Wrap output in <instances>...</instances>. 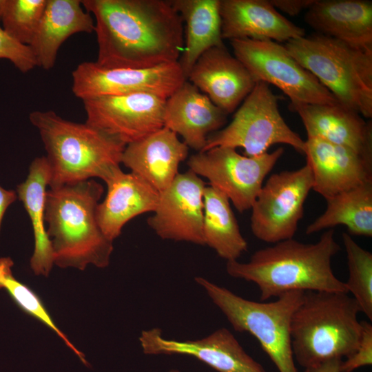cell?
I'll return each mask as SVG.
<instances>
[{
    "mask_svg": "<svg viewBox=\"0 0 372 372\" xmlns=\"http://www.w3.org/2000/svg\"><path fill=\"white\" fill-rule=\"evenodd\" d=\"M275 144L288 145L304 153L305 141L285 121L269 85L258 81L230 123L210 134L201 152L215 147H240L245 156H256Z\"/></svg>",
    "mask_w": 372,
    "mask_h": 372,
    "instance_id": "8",
    "label": "cell"
},
{
    "mask_svg": "<svg viewBox=\"0 0 372 372\" xmlns=\"http://www.w3.org/2000/svg\"><path fill=\"white\" fill-rule=\"evenodd\" d=\"M203 202L205 245L227 262L238 260L247 251L248 244L240 232L229 198L218 189L206 185Z\"/></svg>",
    "mask_w": 372,
    "mask_h": 372,
    "instance_id": "27",
    "label": "cell"
},
{
    "mask_svg": "<svg viewBox=\"0 0 372 372\" xmlns=\"http://www.w3.org/2000/svg\"><path fill=\"white\" fill-rule=\"evenodd\" d=\"M234 55L257 81L273 85L290 99V103H339L333 95L296 60L285 45L273 41H230Z\"/></svg>",
    "mask_w": 372,
    "mask_h": 372,
    "instance_id": "9",
    "label": "cell"
},
{
    "mask_svg": "<svg viewBox=\"0 0 372 372\" xmlns=\"http://www.w3.org/2000/svg\"><path fill=\"white\" fill-rule=\"evenodd\" d=\"M284 153L283 147L256 156L230 147H215L192 155L189 169L225 194L240 212L251 209L267 175Z\"/></svg>",
    "mask_w": 372,
    "mask_h": 372,
    "instance_id": "10",
    "label": "cell"
},
{
    "mask_svg": "<svg viewBox=\"0 0 372 372\" xmlns=\"http://www.w3.org/2000/svg\"><path fill=\"white\" fill-rule=\"evenodd\" d=\"M194 280L235 331L247 332L256 338L279 372H298L291 349L290 323L304 291L287 292L273 302H256L203 277Z\"/></svg>",
    "mask_w": 372,
    "mask_h": 372,
    "instance_id": "7",
    "label": "cell"
},
{
    "mask_svg": "<svg viewBox=\"0 0 372 372\" xmlns=\"http://www.w3.org/2000/svg\"><path fill=\"white\" fill-rule=\"evenodd\" d=\"M95 18V61L107 68L146 69L178 62L183 20L165 0H83Z\"/></svg>",
    "mask_w": 372,
    "mask_h": 372,
    "instance_id": "1",
    "label": "cell"
},
{
    "mask_svg": "<svg viewBox=\"0 0 372 372\" xmlns=\"http://www.w3.org/2000/svg\"><path fill=\"white\" fill-rule=\"evenodd\" d=\"M312 187L313 175L307 163L296 170L271 175L251 207L254 236L272 244L293 238Z\"/></svg>",
    "mask_w": 372,
    "mask_h": 372,
    "instance_id": "11",
    "label": "cell"
},
{
    "mask_svg": "<svg viewBox=\"0 0 372 372\" xmlns=\"http://www.w3.org/2000/svg\"><path fill=\"white\" fill-rule=\"evenodd\" d=\"M340 249L334 230L329 229L315 243L287 239L257 250L247 262L228 261L226 271L231 277L254 283L260 301L293 291L347 293L344 282L331 267Z\"/></svg>",
    "mask_w": 372,
    "mask_h": 372,
    "instance_id": "2",
    "label": "cell"
},
{
    "mask_svg": "<svg viewBox=\"0 0 372 372\" xmlns=\"http://www.w3.org/2000/svg\"><path fill=\"white\" fill-rule=\"evenodd\" d=\"M47 0H0V23L17 42L28 45L35 34Z\"/></svg>",
    "mask_w": 372,
    "mask_h": 372,
    "instance_id": "31",
    "label": "cell"
},
{
    "mask_svg": "<svg viewBox=\"0 0 372 372\" xmlns=\"http://www.w3.org/2000/svg\"><path fill=\"white\" fill-rule=\"evenodd\" d=\"M285 47L338 102L372 118V50L314 34L291 39Z\"/></svg>",
    "mask_w": 372,
    "mask_h": 372,
    "instance_id": "6",
    "label": "cell"
},
{
    "mask_svg": "<svg viewBox=\"0 0 372 372\" xmlns=\"http://www.w3.org/2000/svg\"><path fill=\"white\" fill-rule=\"evenodd\" d=\"M94 179L48 189L45 222L54 264L84 270L89 265L107 267L113 241L101 229L96 208L103 194Z\"/></svg>",
    "mask_w": 372,
    "mask_h": 372,
    "instance_id": "3",
    "label": "cell"
},
{
    "mask_svg": "<svg viewBox=\"0 0 372 372\" xmlns=\"http://www.w3.org/2000/svg\"><path fill=\"white\" fill-rule=\"evenodd\" d=\"M17 194L13 190H7L0 185V230L2 220L8 207L17 199Z\"/></svg>",
    "mask_w": 372,
    "mask_h": 372,
    "instance_id": "35",
    "label": "cell"
},
{
    "mask_svg": "<svg viewBox=\"0 0 372 372\" xmlns=\"http://www.w3.org/2000/svg\"><path fill=\"white\" fill-rule=\"evenodd\" d=\"M362 336L357 349L340 364V372H353L365 366L372 364V325L366 321H361Z\"/></svg>",
    "mask_w": 372,
    "mask_h": 372,
    "instance_id": "33",
    "label": "cell"
},
{
    "mask_svg": "<svg viewBox=\"0 0 372 372\" xmlns=\"http://www.w3.org/2000/svg\"><path fill=\"white\" fill-rule=\"evenodd\" d=\"M86 123L124 144L163 128L166 99L149 93L102 96L82 100Z\"/></svg>",
    "mask_w": 372,
    "mask_h": 372,
    "instance_id": "13",
    "label": "cell"
},
{
    "mask_svg": "<svg viewBox=\"0 0 372 372\" xmlns=\"http://www.w3.org/2000/svg\"><path fill=\"white\" fill-rule=\"evenodd\" d=\"M0 59L9 60L23 73L28 72L37 66L30 47L12 39L1 25Z\"/></svg>",
    "mask_w": 372,
    "mask_h": 372,
    "instance_id": "32",
    "label": "cell"
},
{
    "mask_svg": "<svg viewBox=\"0 0 372 372\" xmlns=\"http://www.w3.org/2000/svg\"><path fill=\"white\" fill-rule=\"evenodd\" d=\"M306 130L307 137H317L349 147L372 160V123L340 103H289Z\"/></svg>",
    "mask_w": 372,
    "mask_h": 372,
    "instance_id": "21",
    "label": "cell"
},
{
    "mask_svg": "<svg viewBox=\"0 0 372 372\" xmlns=\"http://www.w3.org/2000/svg\"><path fill=\"white\" fill-rule=\"evenodd\" d=\"M72 76V92L81 100L139 92L167 99L187 80L178 61L146 69L107 68L85 61Z\"/></svg>",
    "mask_w": 372,
    "mask_h": 372,
    "instance_id": "12",
    "label": "cell"
},
{
    "mask_svg": "<svg viewBox=\"0 0 372 372\" xmlns=\"http://www.w3.org/2000/svg\"><path fill=\"white\" fill-rule=\"evenodd\" d=\"M305 141L313 187L325 200L372 180V160L346 146L317 137Z\"/></svg>",
    "mask_w": 372,
    "mask_h": 372,
    "instance_id": "17",
    "label": "cell"
},
{
    "mask_svg": "<svg viewBox=\"0 0 372 372\" xmlns=\"http://www.w3.org/2000/svg\"><path fill=\"white\" fill-rule=\"evenodd\" d=\"M187 80L227 114L236 110L258 82L225 45L205 51Z\"/></svg>",
    "mask_w": 372,
    "mask_h": 372,
    "instance_id": "16",
    "label": "cell"
},
{
    "mask_svg": "<svg viewBox=\"0 0 372 372\" xmlns=\"http://www.w3.org/2000/svg\"><path fill=\"white\" fill-rule=\"evenodd\" d=\"M342 360L340 359L331 360L304 372H340V364Z\"/></svg>",
    "mask_w": 372,
    "mask_h": 372,
    "instance_id": "36",
    "label": "cell"
},
{
    "mask_svg": "<svg viewBox=\"0 0 372 372\" xmlns=\"http://www.w3.org/2000/svg\"><path fill=\"white\" fill-rule=\"evenodd\" d=\"M107 194L96 208V219L103 234L114 241L125 225L134 217L154 212L160 193L134 173L118 171L106 183Z\"/></svg>",
    "mask_w": 372,
    "mask_h": 372,
    "instance_id": "22",
    "label": "cell"
},
{
    "mask_svg": "<svg viewBox=\"0 0 372 372\" xmlns=\"http://www.w3.org/2000/svg\"><path fill=\"white\" fill-rule=\"evenodd\" d=\"M206 185L189 169L179 173L160 193L157 207L147 219L148 225L163 240L205 245L203 223Z\"/></svg>",
    "mask_w": 372,
    "mask_h": 372,
    "instance_id": "14",
    "label": "cell"
},
{
    "mask_svg": "<svg viewBox=\"0 0 372 372\" xmlns=\"http://www.w3.org/2000/svg\"><path fill=\"white\" fill-rule=\"evenodd\" d=\"M223 39L287 42L305 36L301 27L281 14L269 0H220Z\"/></svg>",
    "mask_w": 372,
    "mask_h": 372,
    "instance_id": "18",
    "label": "cell"
},
{
    "mask_svg": "<svg viewBox=\"0 0 372 372\" xmlns=\"http://www.w3.org/2000/svg\"><path fill=\"white\" fill-rule=\"evenodd\" d=\"M304 21L318 34L372 50L371 1L315 0Z\"/></svg>",
    "mask_w": 372,
    "mask_h": 372,
    "instance_id": "23",
    "label": "cell"
},
{
    "mask_svg": "<svg viewBox=\"0 0 372 372\" xmlns=\"http://www.w3.org/2000/svg\"><path fill=\"white\" fill-rule=\"evenodd\" d=\"M360 312L347 293L304 291L290 323L294 360L305 371L350 356L362 336Z\"/></svg>",
    "mask_w": 372,
    "mask_h": 372,
    "instance_id": "5",
    "label": "cell"
},
{
    "mask_svg": "<svg viewBox=\"0 0 372 372\" xmlns=\"http://www.w3.org/2000/svg\"><path fill=\"white\" fill-rule=\"evenodd\" d=\"M50 169L45 156L30 163L25 181L17 185V194L31 221L34 248L30 258L31 269L37 276H48L54 264L50 240L45 227V205Z\"/></svg>",
    "mask_w": 372,
    "mask_h": 372,
    "instance_id": "25",
    "label": "cell"
},
{
    "mask_svg": "<svg viewBox=\"0 0 372 372\" xmlns=\"http://www.w3.org/2000/svg\"><path fill=\"white\" fill-rule=\"evenodd\" d=\"M315 0H269L271 5L278 10L289 16H296L304 10H307Z\"/></svg>",
    "mask_w": 372,
    "mask_h": 372,
    "instance_id": "34",
    "label": "cell"
},
{
    "mask_svg": "<svg viewBox=\"0 0 372 372\" xmlns=\"http://www.w3.org/2000/svg\"><path fill=\"white\" fill-rule=\"evenodd\" d=\"M185 24L184 48L178 63L187 79L198 58L207 50L224 45L220 0H171Z\"/></svg>",
    "mask_w": 372,
    "mask_h": 372,
    "instance_id": "26",
    "label": "cell"
},
{
    "mask_svg": "<svg viewBox=\"0 0 372 372\" xmlns=\"http://www.w3.org/2000/svg\"><path fill=\"white\" fill-rule=\"evenodd\" d=\"M168 372H182V371H180V370H178L177 369H172L169 370Z\"/></svg>",
    "mask_w": 372,
    "mask_h": 372,
    "instance_id": "37",
    "label": "cell"
},
{
    "mask_svg": "<svg viewBox=\"0 0 372 372\" xmlns=\"http://www.w3.org/2000/svg\"><path fill=\"white\" fill-rule=\"evenodd\" d=\"M189 147L177 134L163 128L126 145L121 163L159 193L165 190L179 174Z\"/></svg>",
    "mask_w": 372,
    "mask_h": 372,
    "instance_id": "20",
    "label": "cell"
},
{
    "mask_svg": "<svg viewBox=\"0 0 372 372\" xmlns=\"http://www.w3.org/2000/svg\"><path fill=\"white\" fill-rule=\"evenodd\" d=\"M29 119L41 136L50 169L49 187L93 178L106 183L121 169L126 146L86 122L68 121L52 110H36Z\"/></svg>",
    "mask_w": 372,
    "mask_h": 372,
    "instance_id": "4",
    "label": "cell"
},
{
    "mask_svg": "<svg viewBox=\"0 0 372 372\" xmlns=\"http://www.w3.org/2000/svg\"><path fill=\"white\" fill-rule=\"evenodd\" d=\"M349 278L344 285L360 312L372 320V254L360 247L349 234L342 233Z\"/></svg>",
    "mask_w": 372,
    "mask_h": 372,
    "instance_id": "30",
    "label": "cell"
},
{
    "mask_svg": "<svg viewBox=\"0 0 372 372\" xmlns=\"http://www.w3.org/2000/svg\"><path fill=\"white\" fill-rule=\"evenodd\" d=\"M80 0H47L29 47L37 66L52 69L61 45L72 34L94 32V22Z\"/></svg>",
    "mask_w": 372,
    "mask_h": 372,
    "instance_id": "24",
    "label": "cell"
},
{
    "mask_svg": "<svg viewBox=\"0 0 372 372\" xmlns=\"http://www.w3.org/2000/svg\"><path fill=\"white\" fill-rule=\"evenodd\" d=\"M326 200L325 211L307 226L306 234L344 225L350 234L372 236V180Z\"/></svg>",
    "mask_w": 372,
    "mask_h": 372,
    "instance_id": "28",
    "label": "cell"
},
{
    "mask_svg": "<svg viewBox=\"0 0 372 372\" xmlns=\"http://www.w3.org/2000/svg\"><path fill=\"white\" fill-rule=\"evenodd\" d=\"M13 265L10 258H0V289H4L13 302L24 313L53 331L79 358L83 364L89 366L84 354L70 342L65 334L57 327L37 293L14 277L11 269Z\"/></svg>",
    "mask_w": 372,
    "mask_h": 372,
    "instance_id": "29",
    "label": "cell"
},
{
    "mask_svg": "<svg viewBox=\"0 0 372 372\" xmlns=\"http://www.w3.org/2000/svg\"><path fill=\"white\" fill-rule=\"evenodd\" d=\"M138 340L147 355L192 356L218 372H267L226 328L201 339L185 340L167 339L161 329L153 328L142 331Z\"/></svg>",
    "mask_w": 372,
    "mask_h": 372,
    "instance_id": "15",
    "label": "cell"
},
{
    "mask_svg": "<svg viewBox=\"0 0 372 372\" xmlns=\"http://www.w3.org/2000/svg\"><path fill=\"white\" fill-rule=\"evenodd\" d=\"M227 115L186 80L166 99L163 125L198 152L205 147L208 136L226 123Z\"/></svg>",
    "mask_w": 372,
    "mask_h": 372,
    "instance_id": "19",
    "label": "cell"
}]
</instances>
